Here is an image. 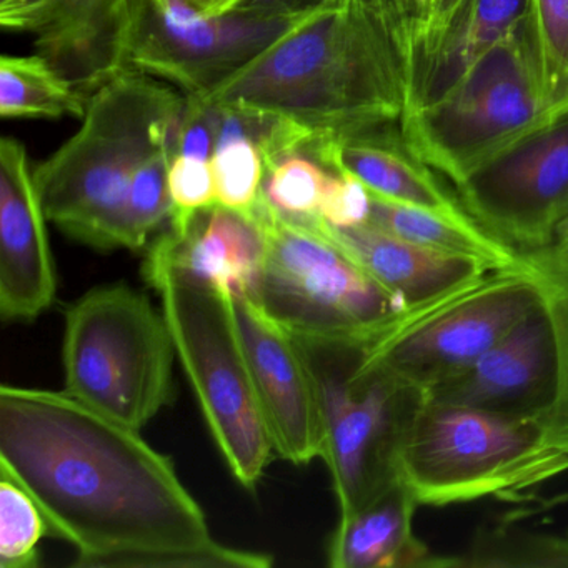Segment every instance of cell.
I'll return each instance as SVG.
<instances>
[{"label":"cell","instance_id":"obj_31","mask_svg":"<svg viewBox=\"0 0 568 568\" xmlns=\"http://www.w3.org/2000/svg\"><path fill=\"white\" fill-rule=\"evenodd\" d=\"M545 95L555 118L568 104V0H530Z\"/></svg>","mask_w":568,"mask_h":568},{"label":"cell","instance_id":"obj_24","mask_svg":"<svg viewBox=\"0 0 568 568\" xmlns=\"http://www.w3.org/2000/svg\"><path fill=\"white\" fill-rule=\"evenodd\" d=\"M525 258L540 288L541 304L550 317L557 344L554 400L537 418L548 444L568 454V257L544 248L528 252Z\"/></svg>","mask_w":568,"mask_h":568},{"label":"cell","instance_id":"obj_30","mask_svg":"<svg viewBox=\"0 0 568 568\" xmlns=\"http://www.w3.org/2000/svg\"><path fill=\"white\" fill-rule=\"evenodd\" d=\"M332 175L334 172L297 152L265 171L264 194L282 214L314 217L321 212Z\"/></svg>","mask_w":568,"mask_h":568},{"label":"cell","instance_id":"obj_13","mask_svg":"<svg viewBox=\"0 0 568 568\" xmlns=\"http://www.w3.org/2000/svg\"><path fill=\"white\" fill-rule=\"evenodd\" d=\"M232 307L275 454L294 465L312 464L324 454V428L301 347L251 295H234Z\"/></svg>","mask_w":568,"mask_h":568},{"label":"cell","instance_id":"obj_37","mask_svg":"<svg viewBox=\"0 0 568 568\" xmlns=\"http://www.w3.org/2000/svg\"><path fill=\"white\" fill-rule=\"evenodd\" d=\"M197 11L205 16L232 14L241 0H189Z\"/></svg>","mask_w":568,"mask_h":568},{"label":"cell","instance_id":"obj_6","mask_svg":"<svg viewBox=\"0 0 568 568\" xmlns=\"http://www.w3.org/2000/svg\"><path fill=\"white\" fill-rule=\"evenodd\" d=\"M294 338L317 392L322 460L348 517L400 480L402 447L427 395L372 357L377 341Z\"/></svg>","mask_w":568,"mask_h":568},{"label":"cell","instance_id":"obj_21","mask_svg":"<svg viewBox=\"0 0 568 568\" xmlns=\"http://www.w3.org/2000/svg\"><path fill=\"white\" fill-rule=\"evenodd\" d=\"M530 11V0H465L428 58L405 112L444 98Z\"/></svg>","mask_w":568,"mask_h":568},{"label":"cell","instance_id":"obj_19","mask_svg":"<svg viewBox=\"0 0 568 568\" xmlns=\"http://www.w3.org/2000/svg\"><path fill=\"white\" fill-rule=\"evenodd\" d=\"M420 507L410 488L398 480L361 510L338 520L328 545L332 568H442L438 557L415 535Z\"/></svg>","mask_w":568,"mask_h":568},{"label":"cell","instance_id":"obj_2","mask_svg":"<svg viewBox=\"0 0 568 568\" xmlns=\"http://www.w3.org/2000/svg\"><path fill=\"white\" fill-rule=\"evenodd\" d=\"M222 109L277 119L305 152L324 139L400 124L407 84L367 0H328L209 94Z\"/></svg>","mask_w":568,"mask_h":568},{"label":"cell","instance_id":"obj_11","mask_svg":"<svg viewBox=\"0 0 568 568\" xmlns=\"http://www.w3.org/2000/svg\"><path fill=\"white\" fill-rule=\"evenodd\" d=\"M540 304L530 268L490 272L374 342L371 354L427 395L474 364Z\"/></svg>","mask_w":568,"mask_h":568},{"label":"cell","instance_id":"obj_36","mask_svg":"<svg viewBox=\"0 0 568 568\" xmlns=\"http://www.w3.org/2000/svg\"><path fill=\"white\" fill-rule=\"evenodd\" d=\"M464 2L465 0H434V16H432L430 32H428L427 55H425V64H427L432 52L437 49L438 42H440L444 32L447 31L448 24H450L455 12L460 9V6L464 4ZM422 71H424V69H422Z\"/></svg>","mask_w":568,"mask_h":568},{"label":"cell","instance_id":"obj_4","mask_svg":"<svg viewBox=\"0 0 568 568\" xmlns=\"http://www.w3.org/2000/svg\"><path fill=\"white\" fill-rule=\"evenodd\" d=\"M142 274L161 297L178 361L225 464L242 487L254 490L275 450L232 297L182 271L172 261L164 234L149 245Z\"/></svg>","mask_w":568,"mask_h":568},{"label":"cell","instance_id":"obj_3","mask_svg":"<svg viewBox=\"0 0 568 568\" xmlns=\"http://www.w3.org/2000/svg\"><path fill=\"white\" fill-rule=\"evenodd\" d=\"M184 101L179 89L129 69L95 89L81 129L34 169L48 221L95 251L121 248L132 178L175 145Z\"/></svg>","mask_w":568,"mask_h":568},{"label":"cell","instance_id":"obj_25","mask_svg":"<svg viewBox=\"0 0 568 568\" xmlns=\"http://www.w3.org/2000/svg\"><path fill=\"white\" fill-rule=\"evenodd\" d=\"M448 567L565 568L568 567V535L558 537L504 525L484 528L460 555L448 557Z\"/></svg>","mask_w":568,"mask_h":568},{"label":"cell","instance_id":"obj_17","mask_svg":"<svg viewBox=\"0 0 568 568\" xmlns=\"http://www.w3.org/2000/svg\"><path fill=\"white\" fill-rule=\"evenodd\" d=\"M321 225L368 275L414 312L430 311L490 274L480 262L430 251L367 222L335 227L321 217Z\"/></svg>","mask_w":568,"mask_h":568},{"label":"cell","instance_id":"obj_5","mask_svg":"<svg viewBox=\"0 0 568 568\" xmlns=\"http://www.w3.org/2000/svg\"><path fill=\"white\" fill-rule=\"evenodd\" d=\"M247 217L264 242L251 297L292 335L381 341L425 314L410 311L368 275L324 231L318 215L282 214L262 191Z\"/></svg>","mask_w":568,"mask_h":568},{"label":"cell","instance_id":"obj_35","mask_svg":"<svg viewBox=\"0 0 568 568\" xmlns=\"http://www.w3.org/2000/svg\"><path fill=\"white\" fill-rule=\"evenodd\" d=\"M328 0H241L232 14L261 19H301L324 8Z\"/></svg>","mask_w":568,"mask_h":568},{"label":"cell","instance_id":"obj_1","mask_svg":"<svg viewBox=\"0 0 568 568\" xmlns=\"http://www.w3.org/2000/svg\"><path fill=\"white\" fill-rule=\"evenodd\" d=\"M0 475L41 507L75 568H268L222 544L171 458L125 427L44 388L0 387Z\"/></svg>","mask_w":568,"mask_h":568},{"label":"cell","instance_id":"obj_12","mask_svg":"<svg viewBox=\"0 0 568 568\" xmlns=\"http://www.w3.org/2000/svg\"><path fill=\"white\" fill-rule=\"evenodd\" d=\"M468 214L528 254L544 251L568 215V112L454 185Z\"/></svg>","mask_w":568,"mask_h":568},{"label":"cell","instance_id":"obj_14","mask_svg":"<svg viewBox=\"0 0 568 568\" xmlns=\"http://www.w3.org/2000/svg\"><path fill=\"white\" fill-rule=\"evenodd\" d=\"M48 215L28 149L18 139L0 141V315L29 324L55 301L58 274L49 242Z\"/></svg>","mask_w":568,"mask_h":568},{"label":"cell","instance_id":"obj_22","mask_svg":"<svg viewBox=\"0 0 568 568\" xmlns=\"http://www.w3.org/2000/svg\"><path fill=\"white\" fill-rule=\"evenodd\" d=\"M367 224L430 251L480 262L490 272L528 268L524 252L481 227L474 217L438 214L371 194Z\"/></svg>","mask_w":568,"mask_h":568},{"label":"cell","instance_id":"obj_28","mask_svg":"<svg viewBox=\"0 0 568 568\" xmlns=\"http://www.w3.org/2000/svg\"><path fill=\"white\" fill-rule=\"evenodd\" d=\"M394 49L407 84V108L427 55L434 0H367Z\"/></svg>","mask_w":568,"mask_h":568},{"label":"cell","instance_id":"obj_38","mask_svg":"<svg viewBox=\"0 0 568 568\" xmlns=\"http://www.w3.org/2000/svg\"><path fill=\"white\" fill-rule=\"evenodd\" d=\"M547 251L568 257V215L560 222L554 234V242Z\"/></svg>","mask_w":568,"mask_h":568},{"label":"cell","instance_id":"obj_27","mask_svg":"<svg viewBox=\"0 0 568 568\" xmlns=\"http://www.w3.org/2000/svg\"><path fill=\"white\" fill-rule=\"evenodd\" d=\"M45 535L51 528L34 498L0 475V568L39 567V544Z\"/></svg>","mask_w":568,"mask_h":568},{"label":"cell","instance_id":"obj_26","mask_svg":"<svg viewBox=\"0 0 568 568\" xmlns=\"http://www.w3.org/2000/svg\"><path fill=\"white\" fill-rule=\"evenodd\" d=\"M175 155L174 144L159 149L132 178L122 224V248L139 252L148 247L151 235L171 219L169 169Z\"/></svg>","mask_w":568,"mask_h":568},{"label":"cell","instance_id":"obj_9","mask_svg":"<svg viewBox=\"0 0 568 568\" xmlns=\"http://www.w3.org/2000/svg\"><path fill=\"white\" fill-rule=\"evenodd\" d=\"M554 119L530 11L444 98L405 112L400 129L418 158L457 185Z\"/></svg>","mask_w":568,"mask_h":568},{"label":"cell","instance_id":"obj_8","mask_svg":"<svg viewBox=\"0 0 568 568\" xmlns=\"http://www.w3.org/2000/svg\"><path fill=\"white\" fill-rule=\"evenodd\" d=\"M568 471L537 417L425 400L408 430L398 478L427 507L507 497Z\"/></svg>","mask_w":568,"mask_h":568},{"label":"cell","instance_id":"obj_34","mask_svg":"<svg viewBox=\"0 0 568 568\" xmlns=\"http://www.w3.org/2000/svg\"><path fill=\"white\" fill-rule=\"evenodd\" d=\"M368 211H371V194L367 189L357 179L334 172L318 215L335 227H352V225L365 224Z\"/></svg>","mask_w":568,"mask_h":568},{"label":"cell","instance_id":"obj_33","mask_svg":"<svg viewBox=\"0 0 568 568\" xmlns=\"http://www.w3.org/2000/svg\"><path fill=\"white\" fill-rule=\"evenodd\" d=\"M184 98L175 151L178 155L211 161L217 145L221 109L199 94H184Z\"/></svg>","mask_w":568,"mask_h":568},{"label":"cell","instance_id":"obj_20","mask_svg":"<svg viewBox=\"0 0 568 568\" xmlns=\"http://www.w3.org/2000/svg\"><path fill=\"white\" fill-rule=\"evenodd\" d=\"M164 237L172 261L192 277L227 297L254 291L264 242L247 215L215 204L201 212L184 234L169 229Z\"/></svg>","mask_w":568,"mask_h":568},{"label":"cell","instance_id":"obj_7","mask_svg":"<svg viewBox=\"0 0 568 568\" xmlns=\"http://www.w3.org/2000/svg\"><path fill=\"white\" fill-rule=\"evenodd\" d=\"M64 392L142 430L175 398L174 341L164 312L125 282L85 292L64 314Z\"/></svg>","mask_w":568,"mask_h":568},{"label":"cell","instance_id":"obj_23","mask_svg":"<svg viewBox=\"0 0 568 568\" xmlns=\"http://www.w3.org/2000/svg\"><path fill=\"white\" fill-rule=\"evenodd\" d=\"M89 95L44 55L0 59V114L4 119L84 118Z\"/></svg>","mask_w":568,"mask_h":568},{"label":"cell","instance_id":"obj_18","mask_svg":"<svg viewBox=\"0 0 568 568\" xmlns=\"http://www.w3.org/2000/svg\"><path fill=\"white\" fill-rule=\"evenodd\" d=\"M131 0H52L36 29L38 54L91 95L124 71L122 39Z\"/></svg>","mask_w":568,"mask_h":568},{"label":"cell","instance_id":"obj_29","mask_svg":"<svg viewBox=\"0 0 568 568\" xmlns=\"http://www.w3.org/2000/svg\"><path fill=\"white\" fill-rule=\"evenodd\" d=\"M217 204L239 214H251L264 191L265 164L251 138L219 142L211 159Z\"/></svg>","mask_w":568,"mask_h":568},{"label":"cell","instance_id":"obj_15","mask_svg":"<svg viewBox=\"0 0 568 568\" xmlns=\"http://www.w3.org/2000/svg\"><path fill=\"white\" fill-rule=\"evenodd\" d=\"M557 384V344L544 304L464 372L427 392L428 400L538 417Z\"/></svg>","mask_w":568,"mask_h":568},{"label":"cell","instance_id":"obj_16","mask_svg":"<svg viewBox=\"0 0 568 568\" xmlns=\"http://www.w3.org/2000/svg\"><path fill=\"white\" fill-rule=\"evenodd\" d=\"M335 174L357 179L371 194L454 217H471L457 191L407 144L400 124L317 141L305 152Z\"/></svg>","mask_w":568,"mask_h":568},{"label":"cell","instance_id":"obj_39","mask_svg":"<svg viewBox=\"0 0 568 568\" xmlns=\"http://www.w3.org/2000/svg\"><path fill=\"white\" fill-rule=\"evenodd\" d=\"M565 112H568V104H567V109H565ZM565 112H564V114H565Z\"/></svg>","mask_w":568,"mask_h":568},{"label":"cell","instance_id":"obj_32","mask_svg":"<svg viewBox=\"0 0 568 568\" xmlns=\"http://www.w3.org/2000/svg\"><path fill=\"white\" fill-rule=\"evenodd\" d=\"M171 231L184 234L201 212L217 204L211 161L175 155L169 169Z\"/></svg>","mask_w":568,"mask_h":568},{"label":"cell","instance_id":"obj_10","mask_svg":"<svg viewBox=\"0 0 568 568\" xmlns=\"http://www.w3.org/2000/svg\"><path fill=\"white\" fill-rule=\"evenodd\" d=\"M307 18L205 16L189 0H131L124 71L151 75L182 94H209Z\"/></svg>","mask_w":568,"mask_h":568}]
</instances>
